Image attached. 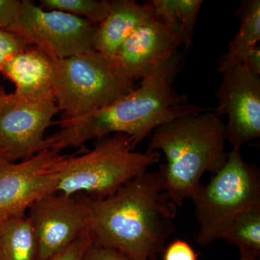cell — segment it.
I'll return each mask as SVG.
<instances>
[{"instance_id": "6da1fadb", "label": "cell", "mask_w": 260, "mask_h": 260, "mask_svg": "<svg viewBox=\"0 0 260 260\" xmlns=\"http://www.w3.org/2000/svg\"><path fill=\"white\" fill-rule=\"evenodd\" d=\"M183 62L184 54L177 52L141 80L139 88L110 105L85 116L56 121L59 129L46 137L42 150L60 153L89 140L118 133L127 135L136 147L162 124L181 116L205 112L206 109L188 102V97L178 93L174 87Z\"/></svg>"}, {"instance_id": "7a4b0ae2", "label": "cell", "mask_w": 260, "mask_h": 260, "mask_svg": "<svg viewBox=\"0 0 260 260\" xmlns=\"http://www.w3.org/2000/svg\"><path fill=\"white\" fill-rule=\"evenodd\" d=\"M92 242L133 260H157L175 231L177 207L164 191L161 173H143L104 199L88 198Z\"/></svg>"}, {"instance_id": "3957f363", "label": "cell", "mask_w": 260, "mask_h": 260, "mask_svg": "<svg viewBox=\"0 0 260 260\" xmlns=\"http://www.w3.org/2000/svg\"><path fill=\"white\" fill-rule=\"evenodd\" d=\"M222 118L207 109L166 123L150 135L148 150L165 155L167 162L159 171L164 191L177 208L190 199L205 173L215 174L226 161Z\"/></svg>"}, {"instance_id": "277c9868", "label": "cell", "mask_w": 260, "mask_h": 260, "mask_svg": "<svg viewBox=\"0 0 260 260\" xmlns=\"http://www.w3.org/2000/svg\"><path fill=\"white\" fill-rule=\"evenodd\" d=\"M135 148L129 137L118 133L99 139L88 153L61 155L56 164V193H84L94 200L112 194L160 160V152L140 153Z\"/></svg>"}, {"instance_id": "5b68a950", "label": "cell", "mask_w": 260, "mask_h": 260, "mask_svg": "<svg viewBox=\"0 0 260 260\" xmlns=\"http://www.w3.org/2000/svg\"><path fill=\"white\" fill-rule=\"evenodd\" d=\"M240 150L232 148L223 167L191 196L198 225L195 238L200 245L221 239L234 219L260 206L259 168L246 162Z\"/></svg>"}, {"instance_id": "8992f818", "label": "cell", "mask_w": 260, "mask_h": 260, "mask_svg": "<svg viewBox=\"0 0 260 260\" xmlns=\"http://www.w3.org/2000/svg\"><path fill=\"white\" fill-rule=\"evenodd\" d=\"M111 59L95 50L54 59L52 93L64 118H78L107 107L134 90Z\"/></svg>"}, {"instance_id": "52a82bcc", "label": "cell", "mask_w": 260, "mask_h": 260, "mask_svg": "<svg viewBox=\"0 0 260 260\" xmlns=\"http://www.w3.org/2000/svg\"><path fill=\"white\" fill-rule=\"evenodd\" d=\"M96 28L97 25L85 19L44 9L25 0L18 18L8 30L53 59H62L94 50Z\"/></svg>"}, {"instance_id": "ba28073f", "label": "cell", "mask_w": 260, "mask_h": 260, "mask_svg": "<svg viewBox=\"0 0 260 260\" xmlns=\"http://www.w3.org/2000/svg\"><path fill=\"white\" fill-rule=\"evenodd\" d=\"M58 112L52 93H5L0 100V155L16 161L42 151L46 130Z\"/></svg>"}, {"instance_id": "9c48e42d", "label": "cell", "mask_w": 260, "mask_h": 260, "mask_svg": "<svg viewBox=\"0 0 260 260\" xmlns=\"http://www.w3.org/2000/svg\"><path fill=\"white\" fill-rule=\"evenodd\" d=\"M59 152L43 150L20 162L0 155V221L25 215L38 200L56 193Z\"/></svg>"}, {"instance_id": "30bf717a", "label": "cell", "mask_w": 260, "mask_h": 260, "mask_svg": "<svg viewBox=\"0 0 260 260\" xmlns=\"http://www.w3.org/2000/svg\"><path fill=\"white\" fill-rule=\"evenodd\" d=\"M222 82L217 90L218 107L214 112L223 117L226 140L233 148L260 137V76L243 64L218 70Z\"/></svg>"}, {"instance_id": "8fae6325", "label": "cell", "mask_w": 260, "mask_h": 260, "mask_svg": "<svg viewBox=\"0 0 260 260\" xmlns=\"http://www.w3.org/2000/svg\"><path fill=\"white\" fill-rule=\"evenodd\" d=\"M28 211L40 260L50 259L88 229V197L78 199L52 193L38 200Z\"/></svg>"}, {"instance_id": "7c38bea8", "label": "cell", "mask_w": 260, "mask_h": 260, "mask_svg": "<svg viewBox=\"0 0 260 260\" xmlns=\"http://www.w3.org/2000/svg\"><path fill=\"white\" fill-rule=\"evenodd\" d=\"M180 46L177 38L155 16L123 43L112 61L126 78L135 82L167 62Z\"/></svg>"}, {"instance_id": "4fadbf2b", "label": "cell", "mask_w": 260, "mask_h": 260, "mask_svg": "<svg viewBox=\"0 0 260 260\" xmlns=\"http://www.w3.org/2000/svg\"><path fill=\"white\" fill-rule=\"evenodd\" d=\"M155 17L150 1L144 4L133 0L110 1L107 16L97 25L94 50L112 60L123 43Z\"/></svg>"}, {"instance_id": "5bb4252c", "label": "cell", "mask_w": 260, "mask_h": 260, "mask_svg": "<svg viewBox=\"0 0 260 260\" xmlns=\"http://www.w3.org/2000/svg\"><path fill=\"white\" fill-rule=\"evenodd\" d=\"M0 72L15 84V93H52L54 59L37 48L30 46L17 53L3 65Z\"/></svg>"}, {"instance_id": "9a60e30c", "label": "cell", "mask_w": 260, "mask_h": 260, "mask_svg": "<svg viewBox=\"0 0 260 260\" xmlns=\"http://www.w3.org/2000/svg\"><path fill=\"white\" fill-rule=\"evenodd\" d=\"M236 16L239 18V31L230 43L225 54L219 60L218 70L234 64H243L251 49L260 40V1L244 0Z\"/></svg>"}, {"instance_id": "2e32d148", "label": "cell", "mask_w": 260, "mask_h": 260, "mask_svg": "<svg viewBox=\"0 0 260 260\" xmlns=\"http://www.w3.org/2000/svg\"><path fill=\"white\" fill-rule=\"evenodd\" d=\"M0 260H40L39 243L26 214L2 222Z\"/></svg>"}, {"instance_id": "e0dca14e", "label": "cell", "mask_w": 260, "mask_h": 260, "mask_svg": "<svg viewBox=\"0 0 260 260\" xmlns=\"http://www.w3.org/2000/svg\"><path fill=\"white\" fill-rule=\"evenodd\" d=\"M156 18L177 38L186 49L192 44L202 0H151Z\"/></svg>"}, {"instance_id": "ac0fdd59", "label": "cell", "mask_w": 260, "mask_h": 260, "mask_svg": "<svg viewBox=\"0 0 260 260\" xmlns=\"http://www.w3.org/2000/svg\"><path fill=\"white\" fill-rule=\"evenodd\" d=\"M221 239L239 248L240 254L259 256L260 206L246 210L234 219Z\"/></svg>"}, {"instance_id": "d6986e66", "label": "cell", "mask_w": 260, "mask_h": 260, "mask_svg": "<svg viewBox=\"0 0 260 260\" xmlns=\"http://www.w3.org/2000/svg\"><path fill=\"white\" fill-rule=\"evenodd\" d=\"M41 5L44 9L64 12L78 18L85 19L98 25L107 16L110 6V1L42 0Z\"/></svg>"}, {"instance_id": "ffe728a7", "label": "cell", "mask_w": 260, "mask_h": 260, "mask_svg": "<svg viewBox=\"0 0 260 260\" xmlns=\"http://www.w3.org/2000/svg\"><path fill=\"white\" fill-rule=\"evenodd\" d=\"M30 47L16 34L0 29V69L10 57Z\"/></svg>"}, {"instance_id": "44dd1931", "label": "cell", "mask_w": 260, "mask_h": 260, "mask_svg": "<svg viewBox=\"0 0 260 260\" xmlns=\"http://www.w3.org/2000/svg\"><path fill=\"white\" fill-rule=\"evenodd\" d=\"M92 242L88 229L68 247L49 260H80L87 247Z\"/></svg>"}, {"instance_id": "7402d4cb", "label": "cell", "mask_w": 260, "mask_h": 260, "mask_svg": "<svg viewBox=\"0 0 260 260\" xmlns=\"http://www.w3.org/2000/svg\"><path fill=\"white\" fill-rule=\"evenodd\" d=\"M80 260H133L129 256L113 248L92 242Z\"/></svg>"}, {"instance_id": "603a6c76", "label": "cell", "mask_w": 260, "mask_h": 260, "mask_svg": "<svg viewBox=\"0 0 260 260\" xmlns=\"http://www.w3.org/2000/svg\"><path fill=\"white\" fill-rule=\"evenodd\" d=\"M164 260H198L192 246L182 239H176L164 251Z\"/></svg>"}, {"instance_id": "cb8c5ba5", "label": "cell", "mask_w": 260, "mask_h": 260, "mask_svg": "<svg viewBox=\"0 0 260 260\" xmlns=\"http://www.w3.org/2000/svg\"><path fill=\"white\" fill-rule=\"evenodd\" d=\"M22 2L0 0V29L8 30L18 18Z\"/></svg>"}, {"instance_id": "d4e9b609", "label": "cell", "mask_w": 260, "mask_h": 260, "mask_svg": "<svg viewBox=\"0 0 260 260\" xmlns=\"http://www.w3.org/2000/svg\"><path fill=\"white\" fill-rule=\"evenodd\" d=\"M243 64L247 67L249 70L256 75H260V48L259 44H258L254 49H251L246 56L245 61Z\"/></svg>"}, {"instance_id": "484cf974", "label": "cell", "mask_w": 260, "mask_h": 260, "mask_svg": "<svg viewBox=\"0 0 260 260\" xmlns=\"http://www.w3.org/2000/svg\"><path fill=\"white\" fill-rule=\"evenodd\" d=\"M259 256L252 254H240L239 260H258Z\"/></svg>"}, {"instance_id": "4316f807", "label": "cell", "mask_w": 260, "mask_h": 260, "mask_svg": "<svg viewBox=\"0 0 260 260\" xmlns=\"http://www.w3.org/2000/svg\"><path fill=\"white\" fill-rule=\"evenodd\" d=\"M5 93L3 91V90H0V100H1L2 97L4 95Z\"/></svg>"}, {"instance_id": "83f0119b", "label": "cell", "mask_w": 260, "mask_h": 260, "mask_svg": "<svg viewBox=\"0 0 260 260\" xmlns=\"http://www.w3.org/2000/svg\"><path fill=\"white\" fill-rule=\"evenodd\" d=\"M1 225H2V222L0 221V230H1Z\"/></svg>"}]
</instances>
